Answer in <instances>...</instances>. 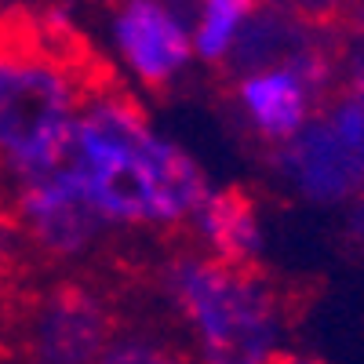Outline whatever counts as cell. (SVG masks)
Here are the masks:
<instances>
[{
	"instance_id": "30bf717a",
	"label": "cell",
	"mask_w": 364,
	"mask_h": 364,
	"mask_svg": "<svg viewBox=\"0 0 364 364\" xmlns=\"http://www.w3.org/2000/svg\"><path fill=\"white\" fill-rule=\"evenodd\" d=\"M252 11H255L252 0H204V4H197L190 15V41L197 63L230 66Z\"/></svg>"
},
{
	"instance_id": "52a82bcc",
	"label": "cell",
	"mask_w": 364,
	"mask_h": 364,
	"mask_svg": "<svg viewBox=\"0 0 364 364\" xmlns=\"http://www.w3.org/2000/svg\"><path fill=\"white\" fill-rule=\"evenodd\" d=\"M117 331V314L99 288L63 281L26 314V357L29 364H99Z\"/></svg>"
},
{
	"instance_id": "8992f818",
	"label": "cell",
	"mask_w": 364,
	"mask_h": 364,
	"mask_svg": "<svg viewBox=\"0 0 364 364\" xmlns=\"http://www.w3.org/2000/svg\"><path fill=\"white\" fill-rule=\"evenodd\" d=\"M106 48L132 84L168 91L190 73V15L164 0H128L106 15Z\"/></svg>"
},
{
	"instance_id": "3957f363",
	"label": "cell",
	"mask_w": 364,
	"mask_h": 364,
	"mask_svg": "<svg viewBox=\"0 0 364 364\" xmlns=\"http://www.w3.org/2000/svg\"><path fill=\"white\" fill-rule=\"evenodd\" d=\"M91 84L63 51L0 37V193L63 164Z\"/></svg>"
},
{
	"instance_id": "7a4b0ae2",
	"label": "cell",
	"mask_w": 364,
	"mask_h": 364,
	"mask_svg": "<svg viewBox=\"0 0 364 364\" xmlns=\"http://www.w3.org/2000/svg\"><path fill=\"white\" fill-rule=\"evenodd\" d=\"M157 291L197 364H277L291 331V299L259 266L219 262L197 248L157 269Z\"/></svg>"
},
{
	"instance_id": "7c38bea8",
	"label": "cell",
	"mask_w": 364,
	"mask_h": 364,
	"mask_svg": "<svg viewBox=\"0 0 364 364\" xmlns=\"http://www.w3.org/2000/svg\"><path fill=\"white\" fill-rule=\"evenodd\" d=\"M161 346L157 336H149V331H139V328H120L117 331V339L106 346L102 360L99 364H146L149 353H154Z\"/></svg>"
},
{
	"instance_id": "9a60e30c",
	"label": "cell",
	"mask_w": 364,
	"mask_h": 364,
	"mask_svg": "<svg viewBox=\"0 0 364 364\" xmlns=\"http://www.w3.org/2000/svg\"><path fill=\"white\" fill-rule=\"evenodd\" d=\"M277 364H328V360H321L317 353H302V350H284V353L277 357Z\"/></svg>"
},
{
	"instance_id": "6da1fadb",
	"label": "cell",
	"mask_w": 364,
	"mask_h": 364,
	"mask_svg": "<svg viewBox=\"0 0 364 364\" xmlns=\"http://www.w3.org/2000/svg\"><path fill=\"white\" fill-rule=\"evenodd\" d=\"M63 168L109 233L182 230L211 193L200 161L149 120L128 87L106 80L87 91Z\"/></svg>"
},
{
	"instance_id": "5b68a950",
	"label": "cell",
	"mask_w": 364,
	"mask_h": 364,
	"mask_svg": "<svg viewBox=\"0 0 364 364\" xmlns=\"http://www.w3.org/2000/svg\"><path fill=\"white\" fill-rule=\"evenodd\" d=\"M0 200L11 226L55 262H80L109 237L63 164L4 190Z\"/></svg>"
},
{
	"instance_id": "5bb4252c",
	"label": "cell",
	"mask_w": 364,
	"mask_h": 364,
	"mask_svg": "<svg viewBox=\"0 0 364 364\" xmlns=\"http://www.w3.org/2000/svg\"><path fill=\"white\" fill-rule=\"evenodd\" d=\"M146 364H197V360H193L190 353H178V350H171V346H164V343H161L154 353H149V360H146Z\"/></svg>"
},
{
	"instance_id": "277c9868",
	"label": "cell",
	"mask_w": 364,
	"mask_h": 364,
	"mask_svg": "<svg viewBox=\"0 0 364 364\" xmlns=\"http://www.w3.org/2000/svg\"><path fill=\"white\" fill-rule=\"evenodd\" d=\"M339 87V44L302 51L284 66L233 77V113L266 149L291 142Z\"/></svg>"
},
{
	"instance_id": "ba28073f",
	"label": "cell",
	"mask_w": 364,
	"mask_h": 364,
	"mask_svg": "<svg viewBox=\"0 0 364 364\" xmlns=\"http://www.w3.org/2000/svg\"><path fill=\"white\" fill-rule=\"evenodd\" d=\"M269 171L281 186L310 204H353L364 197V164L314 117L291 142L269 149Z\"/></svg>"
},
{
	"instance_id": "9c48e42d",
	"label": "cell",
	"mask_w": 364,
	"mask_h": 364,
	"mask_svg": "<svg viewBox=\"0 0 364 364\" xmlns=\"http://www.w3.org/2000/svg\"><path fill=\"white\" fill-rule=\"evenodd\" d=\"M193 233V248L233 266H255L266 248V230L259 204L245 190H215L204 197L197 215L186 226Z\"/></svg>"
},
{
	"instance_id": "8fae6325",
	"label": "cell",
	"mask_w": 364,
	"mask_h": 364,
	"mask_svg": "<svg viewBox=\"0 0 364 364\" xmlns=\"http://www.w3.org/2000/svg\"><path fill=\"white\" fill-rule=\"evenodd\" d=\"M317 117L364 164V87H336V95L321 106Z\"/></svg>"
},
{
	"instance_id": "4fadbf2b",
	"label": "cell",
	"mask_w": 364,
	"mask_h": 364,
	"mask_svg": "<svg viewBox=\"0 0 364 364\" xmlns=\"http://www.w3.org/2000/svg\"><path fill=\"white\" fill-rule=\"evenodd\" d=\"M343 240H346V252L364 262V197H357V200L350 204V211H346Z\"/></svg>"
}]
</instances>
